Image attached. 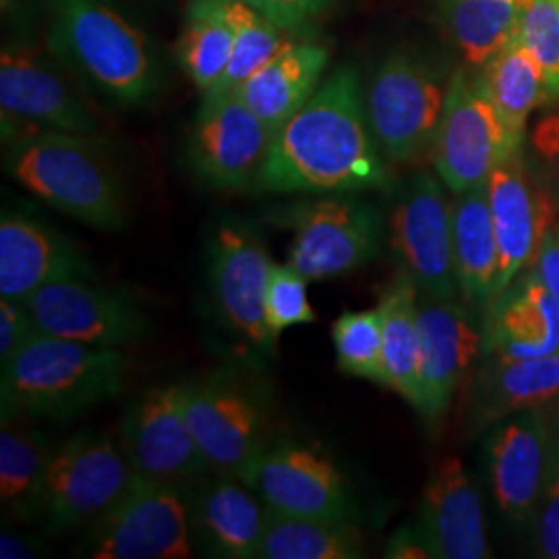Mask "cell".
Instances as JSON below:
<instances>
[{"mask_svg": "<svg viewBox=\"0 0 559 559\" xmlns=\"http://www.w3.org/2000/svg\"><path fill=\"white\" fill-rule=\"evenodd\" d=\"M357 67L340 64L272 140L255 191L346 195L390 182Z\"/></svg>", "mask_w": 559, "mask_h": 559, "instance_id": "6da1fadb", "label": "cell"}, {"mask_svg": "<svg viewBox=\"0 0 559 559\" xmlns=\"http://www.w3.org/2000/svg\"><path fill=\"white\" fill-rule=\"evenodd\" d=\"M4 170L60 214L98 230L129 221L127 187L104 135L34 131L4 143Z\"/></svg>", "mask_w": 559, "mask_h": 559, "instance_id": "7a4b0ae2", "label": "cell"}, {"mask_svg": "<svg viewBox=\"0 0 559 559\" xmlns=\"http://www.w3.org/2000/svg\"><path fill=\"white\" fill-rule=\"evenodd\" d=\"M48 48L81 83L119 108L158 96L162 64L154 44L106 0H46Z\"/></svg>", "mask_w": 559, "mask_h": 559, "instance_id": "3957f363", "label": "cell"}, {"mask_svg": "<svg viewBox=\"0 0 559 559\" xmlns=\"http://www.w3.org/2000/svg\"><path fill=\"white\" fill-rule=\"evenodd\" d=\"M120 348L38 334L2 362V417L69 420L117 399L129 376Z\"/></svg>", "mask_w": 559, "mask_h": 559, "instance_id": "277c9868", "label": "cell"}, {"mask_svg": "<svg viewBox=\"0 0 559 559\" xmlns=\"http://www.w3.org/2000/svg\"><path fill=\"white\" fill-rule=\"evenodd\" d=\"M263 371L235 360L182 381L187 419L210 473L240 477L276 441L278 399Z\"/></svg>", "mask_w": 559, "mask_h": 559, "instance_id": "5b68a950", "label": "cell"}, {"mask_svg": "<svg viewBox=\"0 0 559 559\" xmlns=\"http://www.w3.org/2000/svg\"><path fill=\"white\" fill-rule=\"evenodd\" d=\"M274 261L258 230L237 216L214 224L205 245V280L212 313L235 360L265 369L278 357V340L265 320V293Z\"/></svg>", "mask_w": 559, "mask_h": 559, "instance_id": "8992f818", "label": "cell"}, {"mask_svg": "<svg viewBox=\"0 0 559 559\" xmlns=\"http://www.w3.org/2000/svg\"><path fill=\"white\" fill-rule=\"evenodd\" d=\"M80 78L46 46L25 36L2 44L0 115L2 143L34 131L102 135V120Z\"/></svg>", "mask_w": 559, "mask_h": 559, "instance_id": "52a82bcc", "label": "cell"}, {"mask_svg": "<svg viewBox=\"0 0 559 559\" xmlns=\"http://www.w3.org/2000/svg\"><path fill=\"white\" fill-rule=\"evenodd\" d=\"M138 473L120 438L83 429L57 445L50 462L41 522L48 533L90 528L135 485Z\"/></svg>", "mask_w": 559, "mask_h": 559, "instance_id": "ba28073f", "label": "cell"}, {"mask_svg": "<svg viewBox=\"0 0 559 559\" xmlns=\"http://www.w3.org/2000/svg\"><path fill=\"white\" fill-rule=\"evenodd\" d=\"M270 222L293 230L286 263L309 282L360 270L383 245L380 210L350 193L288 201L270 212Z\"/></svg>", "mask_w": 559, "mask_h": 559, "instance_id": "9c48e42d", "label": "cell"}, {"mask_svg": "<svg viewBox=\"0 0 559 559\" xmlns=\"http://www.w3.org/2000/svg\"><path fill=\"white\" fill-rule=\"evenodd\" d=\"M522 152V150H520ZM516 154L480 69H460L445 90L431 160L454 195L485 185L493 168Z\"/></svg>", "mask_w": 559, "mask_h": 559, "instance_id": "30bf717a", "label": "cell"}, {"mask_svg": "<svg viewBox=\"0 0 559 559\" xmlns=\"http://www.w3.org/2000/svg\"><path fill=\"white\" fill-rule=\"evenodd\" d=\"M367 115L383 156L394 164L417 160L431 150L445 90L433 67L413 52L381 60L367 90Z\"/></svg>", "mask_w": 559, "mask_h": 559, "instance_id": "8fae6325", "label": "cell"}, {"mask_svg": "<svg viewBox=\"0 0 559 559\" xmlns=\"http://www.w3.org/2000/svg\"><path fill=\"white\" fill-rule=\"evenodd\" d=\"M431 173H417L400 189L388 221V240L402 274L423 295L456 300L460 293L452 242V201Z\"/></svg>", "mask_w": 559, "mask_h": 559, "instance_id": "7c38bea8", "label": "cell"}, {"mask_svg": "<svg viewBox=\"0 0 559 559\" xmlns=\"http://www.w3.org/2000/svg\"><path fill=\"white\" fill-rule=\"evenodd\" d=\"M92 559H187L195 545L185 489L138 477L131 491L87 528Z\"/></svg>", "mask_w": 559, "mask_h": 559, "instance_id": "4fadbf2b", "label": "cell"}, {"mask_svg": "<svg viewBox=\"0 0 559 559\" xmlns=\"http://www.w3.org/2000/svg\"><path fill=\"white\" fill-rule=\"evenodd\" d=\"M40 334L100 348H124L147 338L150 318L141 300L122 286L94 278L60 280L25 299Z\"/></svg>", "mask_w": 559, "mask_h": 559, "instance_id": "5bb4252c", "label": "cell"}, {"mask_svg": "<svg viewBox=\"0 0 559 559\" xmlns=\"http://www.w3.org/2000/svg\"><path fill=\"white\" fill-rule=\"evenodd\" d=\"M120 441L141 479L187 489L210 473L191 431L182 383L154 385L120 417Z\"/></svg>", "mask_w": 559, "mask_h": 559, "instance_id": "9a60e30c", "label": "cell"}, {"mask_svg": "<svg viewBox=\"0 0 559 559\" xmlns=\"http://www.w3.org/2000/svg\"><path fill=\"white\" fill-rule=\"evenodd\" d=\"M267 510L302 519L353 520L355 501L330 454L276 440L240 475Z\"/></svg>", "mask_w": 559, "mask_h": 559, "instance_id": "2e32d148", "label": "cell"}, {"mask_svg": "<svg viewBox=\"0 0 559 559\" xmlns=\"http://www.w3.org/2000/svg\"><path fill=\"white\" fill-rule=\"evenodd\" d=\"M274 135L239 94L201 102L187 143L193 175L216 191L255 189Z\"/></svg>", "mask_w": 559, "mask_h": 559, "instance_id": "e0dca14e", "label": "cell"}, {"mask_svg": "<svg viewBox=\"0 0 559 559\" xmlns=\"http://www.w3.org/2000/svg\"><path fill=\"white\" fill-rule=\"evenodd\" d=\"M487 195L500 253L496 284V297H500L520 272L535 263L545 233L558 222V207L535 164L522 152L493 168Z\"/></svg>", "mask_w": 559, "mask_h": 559, "instance_id": "ac0fdd59", "label": "cell"}, {"mask_svg": "<svg viewBox=\"0 0 559 559\" xmlns=\"http://www.w3.org/2000/svg\"><path fill=\"white\" fill-rule=\"evenodd\" d=\"M419 334L417 411L427 423H440L460 383L485 353V325L468 305L425 295L419 299Z\"/></svg>", "mask_w": 559, "mask_h": 559, "instance_id": "d6986e66", "label": "cell"}, {"mask_svg": "<svg viewBox=\"0 0 559 559\" xmlns=\"http://www.w3.org/2000/svg\"><path fill=\"white\" fill-rule=\"evenodd\" d=\"M80 245L52 224L4 210L0 218V297L25 300L60 280L94 278Z\"/></svg>", "mask_w": 559, "mask_h": 559, "instance_id": "ffe728a7", "label": "cell"}, {"mask_svg": "<svg viewBox=\"0 0 559 559\" xmlns=\"http://www.w3.org/2000/svg\"><path fill=\"white\" fill-rule=\"evenodd\" d=\"M185 489L195 549L218 559H255L265 531L267 508L237 477L205 473Z\"/></svg>", "mask_w": 559, "mask_h": 559, "instance_id": "44dd1931", "label": "cell"}, {"mask_svg": "<svg viewBox=\"0 0 559 559\" xmlns=\"http://www.w3.org/2000/svg\"><path fill=\"white\" fill-rule=\"evenodd\" d=\"M554 436L540 411L508 417L487 443V473L496 503L512 522H526L539 508Z\"/></svg>", "mask_w": 559, "mask_h": 559, "instance_id": "7402d4cb", "label": "cell"}, {"mask_svg": "<svg viewBox=\"0 0 559 559\" xmlns=\"http://www.w3.org/2000/svg\"><path fill=\"white\" fill-rule=\"evenodd\" d=\"M433 558H489L479 491L459 456L441 460L425 485L417 524Z\"/></svg>", "mask_w": 559, "mask_h": 559, "instance_id": "603a6c76", "label": "cell"}, {"mask_svg": "<svg viewBox=\"0 0 559 559\" xmlns=\"http://www.w3.org/2000/svg\"><path fill=\"white\" fill-rule=\"evenodd\" d=\"M485 353L506 360L549 357L559 353V300L533 267L489 302Z\"/></svg>", "mask_w": 559, "mask_h": 559, "instance_id": "cb8c5ba5", "label": "cell"}, {"mask_svg": "<svg viewBox=\"0 0 559 559\" xmlns=\"http://www.w3.org/2000/svg\"><path fill=\"white\" fill-rule=\"evenodd\" d=\"M330 57L321 41L290 38L235 94L276 135L320 90Z\"/></svg>", "mask_w": 559, "mask_h": 559, "instance_id": "d4e9b609", "label": "cell"}, {"mask_svg": "<svg viewBox=\"0 0 559 559\" xmlns=\"http://www.w3.org/2000/svg\"><path fill=\"white\" fill-rule=\"evenodd\" d=\"M452 242L460 295L475 309H487L498 284V239L487 182L452 201Z\"/></svg>", "mask_w": 559, "mask_h": 559, "instance_id": "484cf974", "label": "cell"}, {"mask_svg": "<svg viewBox=\"0 0 559 559\" xmlns=\"http://www.w3.org/2000/svg\"><path fill=\"white\" fill-rule=\"evenodd\" d=\"M32 419L2 417L0 427V503L17 522L41 519L44 489L57 445L34 429Z\"/></svg>", "mask_w": 559, "mask_h": 559, "instance_id": "4316f807", "label": "cell"}, {"mask_svg": "<svg viewBox=\"0 0 559 559\" xmlns=\"http://www.w3.org/2000/svg\"><path fill=\"white\" fill-rule=\"evenodd\" d=\"M475 402L480 419L498 420L559 402V353L526 360L493 357L483 367Z\"/></svg>", "mask_w": 559, "mask_h": 559, "instance_id": "83f0119b", "label": "cell"}, {"mask_svg": "<svg viewBox=\"0 0 559 559\" xmlns=\"http://www.w3.org/2000/svg\"><path fill=\"white\" fill-rule=\"evenodd\" d=\"M417 284L400 274L380 300L383 385L419 406V297Z\"/></svg>", "mask_w": 559, "mask_h": 559, "instance_id": "f1b7e54d", "label": "cell"}, {"mask_svg": "<svg viewBox=\"0 0 559 559\" xmlns=\"http://www.w3.org/2000/svg\"><path fill=\"white\" fill-rule=\"evenodd\" d=\"M483 80L506 124L512 147L520 152L528 117L549 102L539 62L520 38V32L483 69Z\"/></svg>", "mask_w": 559, "mask_h": 559, "instance_id": "f546056e", "label": "cell"}, {"mask_svg": "<svg viewBox=\"0 0 559 559\" xmlns=\"http://www.w3.org/2000/svg\"><path fill=\"white\" fill-rule=\"evenodd\" d=\"M362 551V535L353 520L302 519L267 510L255 559H355Z\"/></svg>", "mask_w": 559, "mask_h": 559, "instance_id": "4dcf8cb0", "label": "cell"}, {"mask_svg": "<svg viewBox=\"0 0 559 559\" xmlns=\"http://www.w3.org/2000/svg\"><path fill=\"white\" fill-rule=\"evenodd\" d=\"M235 32L226 0H193L187 9L179 40V60L185 75L205 96L212 92L233 55Z\"/></svg>", "mask_w": 559, "mask_h": 559, "instance_id": "1f68e13d", "label": "cell"}, {"mask_svg": "<svg viewBox=\"0 0 559 559\" xmlns=\"http://www.w3.org/2000/svg\"><path fill=\"white\" fill-rule=\"evenodd\" d=\"M520 0H445V21L468 67L483 69L520 32Z\"/></svg>", "mask_w": 559, "mask_h": 559, "instance_id": "d6a6232c", "label": "cell"}, {"mask_svg": "<svg viewBox=\"0 0 559 559\" xmlns=\"http://www.w3.org/2000/svg\"><path fill=\"white\" fill-rule=\"evenodd\" d=\"M226 11L235 32L233 55L226 73L222 75L218 85L203 96V102H216L235 94L245 81L255 75L293 38L288 36L290 32L267 20L247 0H226Z\"/></svg>", "mask_w": 559, "mask_h": 559, "instance_id": "836d02e7", "label": "cell"}, {"mask_svg": "<svg viewBox=\"0 0 559 559\" xmlns=\"http://www.w3.org/2000/svg\"><path fill=\"white\" fill-rule=\"evenodd\" d=\"M340 371L383 385V336L378 309L344 311L332 325Z\"/></svg>", "mask_w": 559, "mask_h": 559, "instance_id": "e575fe53", "label": "cell"}, {"mask_svg": "<svg viewBox=\"0 0 559 559\" xmlns=\"http://www.w3.org/2000/svg\"><path fill=\"white\" fill-rule=\"evenodd\" d=\"M307 284L309 280L290 263H272L265 293V320L274 338L280 340L282 332L288 328L318 321Z\"/></svg>", "mask_w": 559, "mask_h": 559, "instance_id": "d590c367", "label": "cell"}, {"mask_svg": "<svg viewBox=\"0 0 559 559\" xmlns=\"http://www.w3.org/2000/svg\"><path fill=\"white\" fill-rule=\"evenodd\" d=\"M520 38L539 62L549 102H558L559 0H531L522 13Z\"/></svg>", "mask_w": 559, "mask_h": 559, "instance_id": "8d00e7d4", "label": "cell"}, {"mask_svg": "<svg viewBox=\"0 0 559 559\" xmlns=\"http://www.w3.org/2000/svg\"><path fill=\"white\" fill-rule=\"evenodd\" d=\"M537 510L539 554L543 558L559 559V438H554L547 480Z\"/></svg>", "mask_w": 559, "mask_h": 559, "instance_id": "74e56055", "label": "cell"}, {"mask_svg": "<svg viewBox=\"0 0 559 559\" xmlns=\"http://www.w3.org/2000/svg\"><path fill=\"white\" fill-rule=\"evenodd\" d=\"M531 150L533 164L554 198L559 218V112L537 120L531 131Z\"/></svg>", "mask_w": 559, "mask_h": 559, "instance_id": "f35d334b", "label": "cell"}, {"mask_svg": "<svg viewBox=\"0 0 559 559\" xmlns=\"http://www.w3.org/2000/svg\"><path fill=\"white\" fill-rule=\"evenodd\" d=\"M40 334L25 300L0 297V365Z\"/></svg>", "mask_w": 559, "mask_h": 559, "instance_id": "ab89813d", "label": "cell"}, {"mask_svg": "<svg viewBox=\"0 0 559 559\" xmlns=\"http://www.w3.org/2000/svg\"><path fill=\"white\" fill-rule=\"evenodd\" d=\"M267 20L286 32H297L309 21L318 20L336 0H247Z\"/></svg>", "mask_w": 559, "mask_h": 559, "instance_id": "60d3db41", "label": "cell"}, {"mask_svg": "<svg viewBox=\"0 0 559 559\" xmlns=\"http://www.w3.org/2000/svg\"><path fill=\"white\" fill-rule=\"evenodd\" d=\"M549 293L559 300V224L556 222L543 237L539 253L531 265Z\"/></svg>", "mask_w": 559, "mask_h": 559, "instance_id": "b9f144b4", "label": "cell"}, {"mask_svg": "<svg viewBox=\"0 0 559 559\" xmlns=\"http://www.w3.org/2000/svg\"><path fill=\"white\" fill-rule=\"evenodd\" d=\"M385 558L429 559L433 558L419 526H402L385 545Z\"/></svg>", "mask_w": 559, "mask_h": 559, "instance_id": "7bdbcfd3", "label": "cell"}, {"mask_svg": "<svg viewBox=\"0 0 559 559\" xmlns=\"http://www.w3.org/2000/svg\"><path fill=\"white\" fill-rule=\"evenodd\" d=\"M48 551L46 543L32 535H23L15 531H2L0 535V558L32 559L40 558Z\"/></svg>", "mask_w": 559, "mask_h": 559, "instance_id": "ee69618b", "label": "cell"}, {"mask_svg": "<svg viewBox=\"0 0 559 559\" xmlns=\"http://www.w3.org/2000/svg\"><path fill=\"white\" fill-rule=\"evenodd\" d=\"M520 2H524V4H528V2H531V0H520Z\"/></svg>", "mask_w": 559, "mask_h": 559, "instance_id": "f6af8a7d", "label": "cell"}, {"mask_svg": "<svg viewBox=\"0 0 559 559\" xmlns=\"http://www.w3.org/2000/svg\"><path fill=\"white\" fill-rule=\"evenodd\" d=\"M558 224H559V221H558Z\"/></svg>", "mask_w": 559, "mask_h": 559, "instance_id": "bcb514c9", "label": "cell"}]
</instances>
